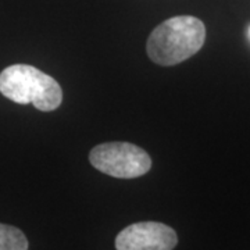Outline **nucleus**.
<instances>
[{"label":"nucleus","instance_id":"nucleus-1","mask_svg":"<svg viewBox=\"0 0 250 250\" xmlns=\"http://www.w3.org/2000/svg\"><path fill=\"white\" fill-rule=\"evenodd\" d=\"M206 41L205 24L192 16L172 17L153 29L147 56L160 65H175L196 54Z\"/></svg>","mask_w":250,"mask_h":250},{"label":"nucleus","instance_id":"nucleus-2","mask_svg":"<svg viewBox=\"0 0 250 250\" xmlns=\"http://www.w3.org/2000/svg\"><path fill=\"white\" fill-rule=\"evenodd\" d=\"M0 93L18 104L32 103L41 111H53L62 100L59 82L27 64H14L1 71Z\"/></svg>","mask_w":250,"mask_h":250},{"label":"nucleus","instance_id":"nucleus-3","mask_svg":"<svg viewBox=\"0 0 250 250\" xmlns=\"http://www.w3.org/2000/svg\"><path fill=\"white\" fill-rule=\"evenodd\" d=\"M90 164L100 172L116 178H138L152 167V159L142 147L128 142L102 143L89 154Z\"/></svg>","mask_w":250,"mask_h":250},{"label":"nucleus","instance_id":"nucleus-4","mask_svg":"<svg viewBox=\"0 0 250 250\" xmlns=\"http://www.w3.org/2000/svg\"><path fill=\"white\" fill-rule=\"evenodd\" d=\"M178 243L177 232L168 225L145 221L128 225L117 235V250H172Z\"/></svg>","mask_w":250,"mask_h":250},{"label":"nucleus","instance_id":"nucleus-5","mask_svg":"<svg viewBox=\"0 0 250 250\" xmlns=\"http://www.w3.org/2000/svg\"><path fill=\"white\" fill-rule=\"evenodd\" d=\"M0 250H28V239L21 229L0 224Z\"/></svg>","mask_w":250,"mask_h":250}]
</instances>
